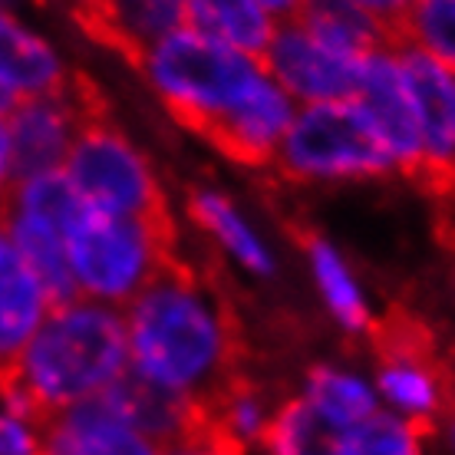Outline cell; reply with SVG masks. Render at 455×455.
I'll list each match as a JSON object with an SVG mask.
<instances>
[{"instance_id": "6da1fadb", "label": "cell", "mask_w": 455, "mask_h": 455, "mask_svg": "<svg viewBox=\"0 0 455 455\" xmlns=\"http://www.w3.org/2000/svg\"><path fill=\"white\" fill-rule=\"evenodd\" d=\"M129 373L169 396L208 403L238 376L241 337L225 294L185 261L123 307Z\"/></svg>"}, {"instance_id": "7a4b0ae2", "label": "cell", "mask_w": 455, "mask_h": 455, "mask_svg": "<svg viewBox=\"0 0 455 455\" xmlns=\"http://www.w3.org/2000/svg\"><path fill=\"white\" fill-rule=\"evenodd\" d=\"M129 376L123 310L83 297L57 300L0 383L40 416H53L109 393Z\"/></svg>"}, {"instance_id": "3957f363", "label": "cell", "mask_w": 455, "mask_h": 455, "mask_svg": "<svg viewBox=\"0 0 455 455\" xmlns=\"http://www.w3.org/2000/svg\"><path fill=\"white\" fill-rule=\"evenodd\" d=\"M136 67L165 113L198 136H208L218 119L264 76L261 57L231 50L192 27H179L148 46Z\"/></svg>"}, {"instance_id": "277c9868", "label": "cell", "mask_w": 455, "mask_h": 455, "mask_svg": "<svg viewBox=\"0 0 455 455\" xmlns=\"http://www.w3.org/2000/svg\"><path fill=\"white\" fill-rule=\"evenodd\" d=\"M175 254L172 218H116L80 208L67 231L73 297L123 310L159 277Z\"/></svg>"}, {"instance_id": "5b68a950", "label": "cell", "mask_w": 455, "mask_h": 455, "mask_svg": "<svg viewBox=\"0 0 455 455\" xmlns=\"http://www.w3.org/2000/svg\"><path fill=\"white\" fill-rule=\"evenodd\" d=\"M271 169L294 185H356L396 175L387 148L350 100L300 106Z\"/></svg>"}, {"instance_id": "8992f818", "label": "cell", "mask_w": 455, "mask_h": 455, "mask_svg": "<svg viewBox=\"0 0 455 455\" xmlns=\"http://www.w3.org/2000/svg\"><path fill=\"white\" fill-rule=\"evenodd\" d=\"M60 172L86 212L116 218H169L165 188L146 148L103 113L86 123Z\"/></svg>"}, {"instance_id": "52a82bcc", "label": "cell", "mask_w": 455, "mask_h": 455, "mask_svg": "<svg viewBox=\"0 0 455 455\" xmlns=\"http://www.w3.org/2000/svg\"><path fill=\"white\" fill-rule=\"evenodd\" d=\"M80 198L73 195L63 172L30 175L13 185L7 205L0 208V225L44 281L53 304L73 297L67 267V231L80 215Z\"/></svg>"}, {"instance_id": "ba28073f", "label": "cell", "mask_w": 455, "mask_h": 455, "mask_svg": "<svg viewBox=\"0 0 455 455\" xmlns=\"http://www.w3.org/2000/svg\"><path fill=\"white\" fill-rule=\"evenodd\" d=\"M350 103L360 109L379 146L387 148L396 175H419L422 146L410 67H406V50L393 36L363 57Z\"/></svg>"}, {"instance_id": "9c48e42d", "label": "cell", "mask_w": 455, "mask_h": 455, "mask_svg": "<svg viewBox=\"0 0 455 455\" xmlns=\"http://www.w3.org/2000/svg\"><path fill=\"white\" fill-rule=\"evenodd\" d=\"M261 63L281 90L300 106L343 103L356 86L363 60L343 53L310 34L300 20H281L271 44L261 53Z\"/></svg>"}, {"instance_id": "30bf717a", "label": "cell", "mask_w": 455, "mask_h": 455, "mask_svg": "<svg viewBox=\"0 0 455 455\" xmlns=\"http://www.w3.org/2000/svg\"><path fill=\"white\" fill-rule=\"evenodd\" d=\"M379 410L419 429H433L449 412V383L429 343L412 333H376V363L370 370Z\"/></svg>"}, {"instance_id": "8fae6325", "label": "cell", "mask_w": 455, "mask_h": 455, "mask_svg": "<svg viewBox=\"0 0 455 455\" xmlns=\"http://www.w3.org/2000/svg\"><path fill=\"white\" fill-rule=\"evenodd\" d=\"M96 113L100 109L80 80H73L57 92H44V96L13 106L7 116V129L13 142L17 179L63 169L73 142L80 139V132Z\"/></svg>"}, {"instance_id": "7c38bea8", "label": "cell", "mask_w": 455, "mask_h": 455, "mask_svg": "<svg viewBox=\"0 0 455 455\" xmlns=\"http://www.w3.org/2000/svg\"><path fill=\"white\" fill-rule=\"evenodd\" d=\"M185 218L231 267L254 281H271L281 261L264 228L235 195L218 185H195L185 195Z\"/></svg>"}, {"instance_id": "4fadbf2b", "label": "cell", "mask_w": 455, "mask_h": 455, "mask_svg": "<svg viewBox=\"0 0 455 455\" xmlns=\"http://www.w3.org/2000/svg\"><path fill=\"white\" fill-rule=\"evenodd\" d=\"M294 116L297 103L264 69V76L251 86L248 96L231 106L205 139L238 165L271 169Z\"/></svg>"}, {"instance_id": "5bb4252c", "label": "cell", "mask_w": 455, "mask_h": 455, "mask_svg": "<svg viewBox=\"0 0 455 455\" xmlns=\"http://www.w3.org/2000/svg\"><path fill=\"white\" fill-rule=\"evenodd\" d=\"M40 455H165V449L119 410L113 393H103L46 416Z\"/></svg>"}, {"instance_id": "9a60e30c", "label": "cell", "mask_w": 455, "mask_h": 455, "mask_svg": "<svg viewBox=\"0 0 455 455\" xmlns=\"http://www.w3.org/2000/svg\"><path fill=\"white\" fill-rule=\"evenodd\" d=\"M406 67L419 119V175L435 185H455V73L412 50H406Z\"/></svg>"}, {"instance_id": "2e32d148", "label": "cell", "mask_w": 455, "mask_h": 455, "mask_svg": "<svg viewBox=\"0 0 455 455\" xmlns=\"http://www.w3.org/2000/svg\"><path fill=\"white\" fill-rule=\"evenodd\" d=\"M304 261H307L314 294H317L320 307L327 310L333 327L347 337H373V300L366 294L363 277L347 258V251L323 235H310L304 241Z\"/></svg>"}, {"instance_id": "e0dca14e", "label": "cell", "mask_w": 455, "mask_h": 455, "mask_svg": "<svg viewBox=\"0 0 455 455\" xmlns=\"http://www.w3.org/2000/svg\"><path fill=\"white\" fill-rule=\"evenodd\" d=\"M76 80L67 57L40 30L0 7V86L17 100L57 92Z\"/></svg>"}, {"instance_id": "ac0fdd59", "label": "cell", "mask_w": 455, "mask_h": 455, "mask_svg": "<svg viewBox=\"0 0 455 455\" xmlns=\"http://www.w3.org/2000/svg\"><path fill=\"white\" fill-rule=\"evenodd\" d=\"M50 307H53L50 291L34 274V267L23 261L7 228L0 225V376L13 366Z\"/></svg>"}, {"instance_id": "d6986e66", "label": "cell", "mask_w": 455, "mask_h": 455, "mask_svg": "<svg viewBox=\"0 0 455 455\" xmlns=\"http://www.w3.org/2000/svg\"><path fill=\"white\" fill-rule=\"evenodd\" d=\"M80 23L100 44L139 60L179 27H185V0H100Z\"/></svg>"}, {"instance_id": "ffe728a7", "label": "cell", "mask_w": 455, "mask_h": 455, "mask_svg": "<svg viewBox=\"0 0 455 455\" xmlns=\"http://www.w3.org/2000/svg\"><path fill=\"white\" fill-rule=\"evenodd\" d=\"M294 393L343 435L379 412L373 376L350 363H333V360L314 363L300 376V387Z\"/></svg>"}, {"instance_id": "44dd1931", "label": "cell", "mask_w": 455, "mask_h": 455, "mask_svg": "<svg viewBox=\"0 0 455 455\" xmlns=\"http://www.w3.org/2000/svg\"><path fill=\"white\" fill-rule=\"evenodd\" d=\"M277 23L261 0H185V27L251 57L267 50Z\"/></svg>"}, {"instance_id": "7402d4cb", "label": "cell", "mask_w": 455, "mask_h": 455, "mask_svg": "<svg viewBox=\"0 0 455 455\" xmlns=\"http://www.w3.org/2000/svg\"><path fill=\"white\" fill-rule=\"evenodd\" d=\"M109 393L119 403V410L136 422L148 439H156L162 449H169L172 443L185 439V435L195 433L205 422V410L202 406L185 403L179 396H169V393H162V389L136 379L132 373L125 376L123 383H116Z\"/></svg>"}, {"instance_id": "603a6c76", "label": "cell", "mask_w": 455, "mask_h": 455, "mask_svg": "<svg viewBox=\"0 0 455 455\" xmlns=\"http://www.w3.org/2000/svg\"><path fill=\"white\" fill-rule=\"evenodd\" d=\"M274 406H277V399L267 389L238 373L205 406V426L231 445L258 455V445L264 443V433L271 426Z\"/></svg>"}, {"instance_id": "cb8c5ba5", "label": "cell", "mask_w": 455, "mask_h": 455, "mask_svg": "<svg viewBox=\"0 0 455 455\" xmlns=\"http://www.w3.org/2000/svg\"><path fill=\"white\" fill-rule=\"evenodd\" d=\"M343 433L320 419L297 393L277 399L258 455H337Z\"/></svg>"}, {"instance_id": "d4e9b609", "label": "cell", "mask_w": 455, "mask_h": 455, "mask_svg": "<svg viewBox=\"0 0 455 455\" xmlns=\"http://www.w3.org/2000/svg\"><path fill=\"white\" fill-rule=\"evenodd\" d=\"M294 20L304 23L323 44L337 46L356 60H363L366 53H373L376 46L389 40L387 27H379L370 13L353 7L350 0H307Z\"/></svg>"}, {"instance_id": "484cf974", "label": "cell", "mask_w": 455, "mask_h": 455, "mask_svg": "<svg viewBox=\"0 0 455 455\" xmlns=\"http://www.w3.org/2000/svg\"><path fill=\"white\" fill-rule=\"evenodd\" d=\"M393 40L455 73V0H412Z\"/></svg>"}, {"instance_id": "4316f807", "label": "cell", "mask_w": 455, "mask_h": 455, "mask_svg": "<svg viewBox=\"0 0 455 455\" xmlns=\"http://www.w3.org/2000/svg\"><path fill=\"white\" fill-rule=\"evenodd\" d=\"M426 435L429 429L379 410L343 435L337 455H429Z\"/></svg>"}, {"instance_id": "83f0119b", "label": "cell", "mask_w": 455, "mask_h": 455, "mask_svg": "<svg viewBox=\"0 0 455 455\" xmlns=\"http://www.w3.org/2000/svg\"><path fill=\"white\" fill-rule=\"evenodd\" d=\"M44 416L0 396V455H40Z\"/></svg>"}, {"instance_id": "f1b7e54d", "label": "cell", "mask_w": 455, "mask_h": 455, "mask_svg": "<svg viewBox=\"0 0 455 455\" xmlns=\"http://www.w3.org/2000/svg\"><path fill=\"white\" fill-rule=\"evenodd\" d=\"M165 455H251V452L231 445L228 439H221L215 429H208L205 422H202L195 433H188L185 439H179V443H172L169 449H165Z\"/></svg>"}, {"instance_id": "f546056e", "label": "cell", "mask_w": 455, "mask_h": 455, "mask_svg": "<svg viewBox=\"0 0 455 455\" xmlns=\"http://www.w3.org/2000/svg\"><path fill=\"white\" fill-rule=\"evenodd\" d=\"M17 182L20 179H17V162H13L11 129H7V116H0V208L7 205V198H11Z\"/></svg>"}, {"instance_id": "4dcf8cb0", "label": "cell", "mask_w": 455, "mask_h": 455, "mask_svg": "<svg viewBox=\"0 0 455 455\" xmlns=\"http://www.w3.org/2000/svg\"><path fill=\"white\" fill-rule=\"evenodd\" d=\"M353 7H360L363 13H370L379 27H387L389 36L396 30V23L403 20V13L410 11L412 0H350Z\"/></svg>"}, {"instance_id": "1f68e13d", "label": "cell", "mask_w": 455, "mask_h": 455, "mask_svg": "<svg viewBox=\"0 0 455 455\" xmlns=\"http://www.w3.org/2000/svg\"><path fill=\"white\" fill-rule=\"evenodd\" d=\"M261 4L277 17V20H294L297 13L304 11L307 0H261Z\"/></svg>"}, {"instance_id": "d6a6232c", "label": "cell", "mask_w": 455, "mask_h": 455, "mask_svg": "<svg viewBox=\"0 0 455 455\" xmlns=\"http://www.w3.org/2000/svg\"><path fill=\"white\" fill-rule=\"evenodd\" d=\"M439 433H443L445 452L455 455V410H452V412H445V416H443V422H439Z\"/></svg>"}, {"instance_id": "836d02e7", "label": "cell", "mask_w": 455, "mask_h": 455, "mask_svg": "<svg viewBox=\"0 0 455 455\" xmlns=\"http://www.w3.org/2000/svg\"><path fill=\"white\" fill-rule=\"evenodd\" d=\"M57 4H63V7H67V11L73 13V17H76V20H80L83 13H90L92 7H96V4H100V0H57Z\"/></svg>"}]
</instances>
